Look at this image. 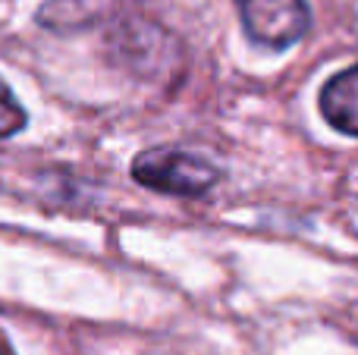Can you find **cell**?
<instances>
[{
	"mask_svg": "<svg viewBox=\"0 0 358 355\" xmlns=\"http://www.w3.org/2000/svg\"><path fill=\"white\" fill-rule=\"evenodd\" d=\"M0 355H16L13 352V346H10V340H6V333L0 331Z\"/></svg>",
	"mask_w": 358,
	"mask_h": 355,
	"instance_id": "6",
	"label": "cell"
},
{
	"mask_svg": "<svg viewBox=\"0 0 358 355\" xmlns=\"http://www.w3.org/2000/svg\"><path fill=\"white\" fill-rule=\"evenodd\" d=\"M248 41L267 50H286L311 29V10L305 0H236Z\"/></svg>",
	"mask_w": 358,
	"mask_h": 355,
	"instance_id": "2",
	"label": "cell"
},
{
	"mask_svg": "<svg viewBox=\"0 0 358 355\" xmlns=\"http://www.w3.org/2000/svg\"><path fill=\"white\" fill-rule=\"evenodd\" d=\"M132 180L138 186L176 198H198L220 182V167L195 151L148 148L132 161Z\"/></svg>",
	"mask_w": 358,
	"mask_h": 355,
	"instance_id": "1",
	"label": "cell"
},
{
	"mask_svg": "<svg viewBox=\"0 0 358 355\" xmlns=\"http://www.w3.org/2000/svg\"><path fill=\"white\" fill-rule=\"evenodd\" d=\"M317 104H321V117L334 129L358 136V63L324 82Z\"/></svg>",
	"mask_w": 358,
	"mask_h": 355,
	"instance_id": "3",
	"label": "cell"
},
{
	"mask_svg": "<svg viewBox=\"0 0 358 355\" xmlns=\"http://www.w3.org/2000/svg\"><path fill=\"white\" fill-rule=\"evenodd\" d=\"M120 3L123 0H48L38 10V22L50 31H82L113 16Z\"/></svg>",
	"mask_w": 358,
	"mask_h": 355,
	"instance_id": "4",
	"label": "cell"
},
{
	"mask_svg": "<svg viewBox=\"0 0 358 355\" xmlns=\"http://www.w3.org/2000/svg\"><path fill=\"white\" fill-rule=\"evenodd\" d=\"M25 123H29V113L22 110V104L16 101V94L0 82V138L16 136Z\"/></svg>",
	"mask_w": 358,
	"mask_h": 355,
	"instance_id": "5",
	"label": "cell"
}]
</instances>
